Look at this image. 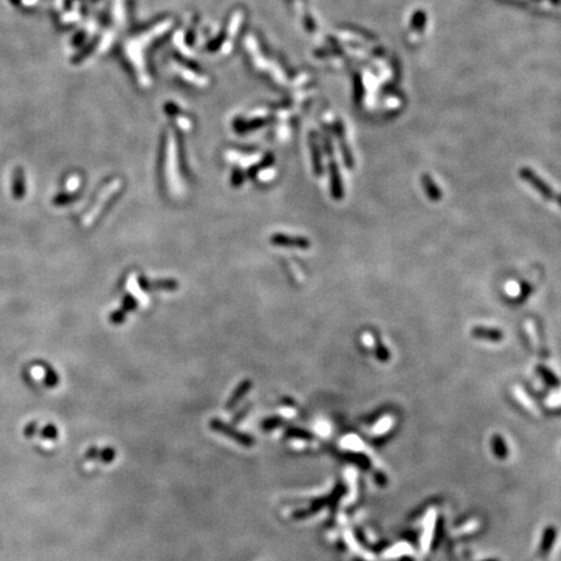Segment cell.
I'll list each match as a JSON object with an SVG mask.
<instances>
[{
	"instance_id": "obj_1",
	"label": "cell",
	"mask_w": 561,
	"mask_h": 561,
	"mask_svg": "<svg viewBox=\"0 0 561 561\" xmlns=\"http://www.w3.org/2000/svg\"><path fill=\"white\" fill-rule=\"evenodd\" d=\"M520 176H521V178L524 179V181H526V182H528L529 185L535 190V191L539 192L546 200L555 201V203H557L558 206L561 207V194H557V192L553 191L551 186L547 185L540 177H538L537 174L534 173L533 170L529 169V168H522V169L520 170Z\"/></svg>"
},
{
	"instance_id": "obj_2",
	"label": "cell",
	"mask_w": 561,
	"mask_h": 561,
	"mask_svg": "<svg viewBox=\"0 0 561 561\" xmlns=\"http://www.w3.org/2000/svg\"><path fill=\"white\" fill-rule=\"evenodd\" d=\"M138 286L143 292L154 291H174L179 287V282L173 278L149 279L144 276L138 277Z\"/></svg>"
},
{
	"instance_id": "obj_3",
	"label": "cell",
	"mask_w": 561,
	"mask_h": 561,
	"mask_svg": "<svg viewBox=\"0 0 561 561\" xmlns=\"http://www.w3.org/2000/svg\"><path fill=\"white\" fill-rule=\"evenodd\" d=\"M270 243L277 247H287V248L308 249L311 247V240L305 237L299 235H288L285 233H276L270 237Z\"/></svg>"
},
{
	"instance_id": "obj_4",
	"label": "cell",
	"mask_w": 561,
	"mask_h": 561,
	"mask_svg": "<svg viewBox=\"0 0 561 561\" xmlns=\"http://www.w3.org/2000/svg\"><path fill=\"white\" fill-rule=\"evenodd\" d=\"M329 174H330L329 183H330L331 199L337 201L343 200V197H344V185H343L342 178H340V173L339 169H338L337 163H334V161L330 163V165H329Z\"/></svg>"
},
{
	"instance_id": "obj_5",
	"label": "cell",
	"mask_w": 561,
	"mask_h": 561,
	"mask_svg": "<svg viewBox=\"0 0 561 561\" xmlns=\"http://www.w3.org/2000/svg\"><path fill=\"white\" fill-rule=\"evenodd\" d=\"M472 337L476 339L490 340V342H500L503 340L504 334L500 329L487 328V326H474L472 329Z\"/></svg>"
},
{
	"instance_id": "obj_6",
	"label": "cell",
	"mask_w": 561,
	"mask_h": 561,
	"mask_svg": "<svg viewBox=\"0 0 561 561\" xmlns=\"http://www.w3.org/2000/svg\"><path fill=\"white\" fill-rule=\"evenodd\" d=\"M25 194H26V183H25L24 170L21 168H17L13 173L12 195L16 200H22Z\"/></svg>"
},
{
	"instance_id": "obj_7",
	"label": "cell",
	"mask_w": 561,
	"mask_h": 561,
	"mask_svg": "<svg viewBox=\"0 0 561 561\" xmlns=\"http://www.w3.org/2000/svg\"><path fill=\"white\" fill-rule=\"evenodd\" d=\"M421 183L422 187H424L425 194L428 195L431 201H439L442 199V191H440L437 183L434 182L429 174H422Z\"/></svg>"
},
{
	"instance_id": "obj_8",
	"label": "cell",
	"mask_w": 561,
	"mask_h": 561,
	"mask_svg": "<svg viewBox=\"0 0 561 561\" xmlns=\"http://www.w3.org/2000/svg\"><path fill=\"white\" fill-rule=\"evenodd\" d=\"M251 387H252V381H249V379H246V381L240 382L239 386L237 387V390L234 391L231 399L228 401V406L235 405V404H237L238 401H239L240 399H242V397L244 396L249 390H251Z\"/></svg>"
},
{
	"instance_id": "obj_9",
	"label": "cell",
	"mask_w": 561,
	"mask_h": 561,
	"mask_svg": "<svg viewBox=\"0 0 561 561\" xmlns=\"http://www.w3.org/2000/svg\"><path fill=\"white\" fill-rule=\"evenodd\" d=\"M77 200H79L78 192H61L52 199V203L56 207H65L76 203Z\"/></svg>"
},
{
	"instance_id": "obj_10",
	"label": "cell",
	"mask_w": 561,
	"mask_h": 561,
	"mask_svg": "<svg viewBox=\"0 0 561 561\" xmlns=\"http://www.w3.org/2000/svg\"><path fill=\"white\" fill-rule=\"evenodd\" d=\"M42 364H43L42 365L43 369H44V378H43L44 385H46L48 388L56 387V386L59 385V382H60V378H59L56 370L54 369V368L49 367V365H47L46 363H42Z\"/></svg>"
},
{
	"instance_id": "obj_11",
	"label": "cell",
	"mask_w": 561,
	"mask_h": 561,
	"mask_svg": "<svg viewBox=\"0 0 561 561\" xmlns=\"http://www.w3.org/2000/svg\"><path fill=\"white\" fill-rule=\"evenodd\" d=\"M374 355H376V358L378 359L379 361H382V363H386V361L390 360V351H388L387 347L385 346L382 343V340L379 339V337H377L376 335V343H374Z\"/></svg>"
},
{
	"instance_id": "obj_12",
	"label": "cell",
	"mask_w": 561,
	"mask_h": 561,
	"mask_svg": "<svg viewBox=\"0 0 561 561\" xmlns=\"http://www.w3.org/2000/svg\"><path fill=\"white\" fill-rule=\"evenodd\" d=\"M121 308L126 312H134L138 308V300L131 294H125L122 296Z\"/></svg>"
},
{
	"instance_id": "obj_13",
	"label": "cell",
	"mask_w": 561,
	"mask_h": 561,
	"mask_svg": "<svg viewBox=\"0 0 561 561\" xmlns=\"http://www.w3.org/2000/svg\"><path fill=\"white\" fill-rule=\"evenodd\" d=\"M272 164H273V158H272V155H270V156H268V158H265L263 163L255 165V167H252L251 169L248 170V173H247V174H248V178H251V179L256 178V176L259 174V172H261V170L265 169L267 167H270Z\"/></svg>"
},
{
	"instance_id": "obj_14",
	"label": "cell",
	"mask_w": 561,
	"mask_h": 561,
	"mask_svg": "<svg viewBox=\"0 0 561 561\" xmlns=\"http://www.w3.org/2000/svg\"><path fill=\"white\" fill-rule=\"evenodd\" d=\"M126 317H128V312L120 308V310H116L111 313L110 322L112 325H122L126 321Z\"/></svg>"
},
{
	"instance_id": "obj_15",
	"label": "cell",
	"mask_w": 561,
	"mask_h": 561,
	"mask_svg": "<svg viewBox=\"0 0 561 561\" xmlns=\"http://www.w3.org/2000/svg\"><path fill=\"white\" fill-rule=\"evenodd\" d=\"M244 179H246L244 173H243L239 168H235L233 170V174H231V186L235 188L240 187L243 185V182H244Z\"/></svg>"
},
{
	"instance_id": "obj_16",
	"label": "cell",
	"mask_w": 561,
	"mask_h": 561,
	"mask_svg": "<svg viewBox=\"0 0 561 561\" xmlns=\"http://www.w3.org/2000/svg\"><path fill=\"white\" fill-rule=\"evenodd\" d=\"M42 434L43 437L44 438H48V439H55L56 437H58V430H56L55 425H47L46 428L43 429L42 430Z\"/></svg>"
},
{
	"instance_id": "obj_17",
	"label": "cell",
	"mask_w": 561,
	"mask_h": 561,
	"mask_svg": "<svg viewBox=\"0 0 561 561\" xmlns=\"http://www.w3.org/2000/svg\"><path fill=\"white\" fill-rule=\"evenodd\" d=\"M538 372H539V373L542 374V376L544 377V378H546L547 381H548V382H556L555 377L552 376V373H551V372H549L548 369H547L546 367H543V365H539V367H538Z\"/></svg>"
},
{
	"instance_id": "obj_18",
	"label": "cell",
	"mask_w": 561,
	"mask_h": 561,
	"mask_svg": "<svg viewBox=\"0 0 561 561\" xmlns=\"http://www.w3.org/2000/svg\"><path fill=\"white\" fill-rule=\"evenodd\" d=\"M35 430H37V424L33 422V424H29L28 428L25 429V434H26V435H30V434L33 435V434L35 433Z\"/></svg>"
}]
</instances>
